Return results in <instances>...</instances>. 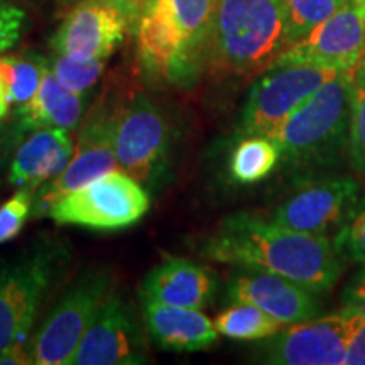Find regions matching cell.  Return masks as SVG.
<instances>
[{
    "label": "cell",
    "instance_id": "cell-34",
    "mask_svg": "<svg viewBox=\"0 0 365 365\" xmlns=\"http://www.w3.org/2000/svg\"><path fill=\"white\" fill-rule=\"evenodd\" d=\"M9 107H11V102H9V93H7V85L6 81L0 76V120L7 117Z\"/></svg>",
    "mask_w": 365,
    "mask_h": 365
},
{
    "label": "cell",
    "instance_id": "cell-3",
    "mask_svg": "<svg viewBox=\"0 0 365 365\" xmlns=\"http://www.w3.org/2000/svg\"><path fill=\"white\" fill-rule=\"evenodd\" d=\"M354 70L339 71L282 124L271 139L281 159L298 168L333 166L350 144Z\"/></svg>",
    "mask_w": 365,
    "mask_h": 365
},
{
    "label": "cell",
    "instance_id": "cell-5",
    "mask_svg": "<svg viewBox=\"0 0 365 365\" xmlns=\"http://www.w3.org/2000/svg\"><path fill=\"white\" fill-rule=\"evenodd\" d=\"M149 205V193L139 181L124 171H110L59 198L48 215L58 225L120 230L135 225Z\"/></svg>",
    "mask_w": 365,
    "mask_h": 365
},
{
    "label": "cell",
    "instance_id": "cell-6",
    "mask_svg": "<svg viewBox=\"0 0 365 365\" xmlns=\"http://www.w3.org/2000/svg\"><path fill=\"white\" fill-rule=\"evenodd\" d=\"M58 266L59 254L53 247L0 264V354L27 341Z\"/></svg>",
    "mask_w": 365,
    "mask_h": 365
},
{
    "label": "cell",
    "instance_id": "cell-9",
    "mask_svg": "<svg viewBox=\"0 0 365 365\" xmlns=\"http://www.w3.org/2000/svg\"><path fill=\"white\" fill-rule=\"evenodd\" d=\"M115 120L117 110L110 112L100 105L86 117L81 125L76 149L66 170L54 180L39 186L34 193L33 217L48 215L59 198L76 191L97 178L115 171L118 168L115 153Z\"/></svg>",
    "mask_w": 365,
    "mask_h": 365
},
{
    "label": "cell",
    "instance_id": "cell-33",
    "mask_svg": "<svg viewBox=\"0 0 365 365\" xmlns=\"http://www.w3.org/2000/svg\"><path fill=\"white\" fill-rule=\"evenodd\" d=\"M19 364H33L31 359V345L17 344L9 346L0 354V365H19Z\"/></svg>",
    "mask_w": 365,
    "mask_h": 365
},
{
    "label": "cell",
    "instance_id": "cell-4",
    "mask_svg": "<svg viewBox=\"0 0 365 365\" xmlns=\"http://www.w3.org/2000/svg\"><path fill=\"white\" fill-rule=\"evenodd\" d=\"M110 282L112 277L107 269L95 267L81 274L68 287L33 339V364L66 365L73 362L81 339L110 293Z\"/></svg>",
    "mask_w": 365,
    "mask_h": 365
},
{
    "label": "cell",
    "instance_id": "cell-20",
    "mask_svg": "<svg viewBox=\"0 0 365 365\" xmlns=\"http://www.w3.org/2000/svg\"><path fill=\"white\" fill-rule=\"evenodd\" d=\"M281 161V149L267 135H245L230 156V176L240 185H254L271 175Z\"/></svg>",
    "mask_w": 365,
    "mask_h": 365
},
{
    "label": "cell",
    "instance_id": "cell-31",
    "mask_svg": "<svg viewBox=\"0 0 365 365\" xmlns=\"http://www.w3.org/2000/svg\"><path fill=\"white\" fill-rule=\"evenodd\" d=\"M344 309L365 318V274L345 289Z\"/></svg>",
    "mask_w": 365,
    "mask_h": 365
},
{
    "label": "cell",
    "instance_id": "cell-22",
    "mask_svg": "<svg viewBox=\"0 0 365 365\" xmlns=\"http://www.w3.org/2000/svg\"><path fill=\"white\" fill-rule=\"evenodd\" d=\"M49 63L43 56L0 54V76L6 81L11 105H24L38 93Z\"/></svg>",
    "mask_w": 365,
    "mask_h": 365
},
{
    "label": "cell",
    "instance_id": "cell-25",
    "mask_svg": "<svg viewBox=\"0 0 365 365\" xmlns=\"http://www.w3.org/2000/svg\"><path fill=\"white\" fill-rule=\"evenodd\" d=\"M350 161L365 176V54L352 75V117H350Z\"/></svg>",
    "mask_w": 365,
    "mask_h": 365
},
{
    "label": "cell",
    "instance_id": "cell-7",
    "mask_svg": "<svg viewBox=\"0 0 365 365\" xmlns=\"http://www.w3.org/2000/svg\"><path fill=\"white\" fill-rule=\"evenodd\" d=\"M339 71L309 65L277 66L255 81L242 110L239 132L272 137L314 91Z\"/></svg>",
    "mask_w": 365,
    "mask_h": 365
},
{
    "label": "cell",
    "instance_id": "cell-17",
    "mask_svg": "<svg viewBox=\"0 0 365 365\" xmlns=\"http://www.w3.org/2000/svg\"><path fill=\"white\" fill-rule=\"evenodd\" d=\"M73 144L68 130L43 127L29 132L17 145L7 180L12 186L39 188L66 170L73 158Z\"/></svg>",
    "mask_w": 365,
    "mask_h": 365
},
{
    "label": "cell",
    "instance_id": "cell-35",
    "mask_svg": "<svg viewBox=\"0 0 365 365\" xmlns=\"http://www.w3.org/2000/svg\"><path fill=\"white\" fill-rule=\"evenodd\" d=\"M9 4H11V2H9V0H0V9L7 7V6H9Z\"/></svg>",
    "mask_w": 365,
    "mask_h": 365
},
{
    "label": "cell",
    "instance_id": "cell-14",
    "mask_svg": "<svg viewBox=\"0 0 365 365\" xmlns=\"http://www.w3.org/2000/svg\"><path fill=\"white\" fill-rule=\"evenodd\" d=\"M127 29L129 22L115 7L103 0H85L66 14L51 46L56 54L107 59L124 41Z\"/></svg>",
    "mask_w": 365,
    "mask_h": 365
},
{
    "label": "cell",
    "instance_id": "cell-27",
    "mask_svg": "<svg viewBox=\"0 0 365 365\" xmlns=\"http://www.w3.org/2000/svg\"><path fill=\"white\" fill-rule=\"evenodd\" d=\"M34 190L22 186L6 203L0 205V245L16 239L24 228L27 218L33 215Z\"/></svg>",
    "mask_w": 365,
    "mask_h": 365
},
{
    "label": "cell",
    "instance_id": "cell-36",
    "mask_svg": "<svg viewBox=\"0 0 365 365\" xmlns=\"http://www.w3.org/2000/svg\"><path fill=\"white\" fill-rule=\"evenodd\" d=\"M63 2H73V4H80V2H85V0H63Z\"/></svg>",
    "mask_w": 365,
    "mask_h": 365
},
{
    "label": "cell",
    "instance_id": "cell-26",
    "mask_svg": "<svg viewBox=\"0 0 365 365\" xmlns=\"http://www.w3.org/2000/svg\"><path fill=\"white\" fill-rule=\"evenodd\" d=\"M333 245L341 259L365 267V196L359 200L349 220L340 227Z\"/></svg>",
    "mask_w": 365,
    "mask_h": 365
},
{
    "label": "cell",
    "instance_id": "cell-2",
    "mask_svg": "<svg viewBox=\"0 0 365 365\" xmlns=\"http://www.w3.org/2000/svg\"><path fill=\"white\" fill-rule=\"evenodd\" d=\"M281 0H215L207 61L234 75L267 71L287 48Z\"/></svg>",
    "mask_w": 365,
    "mask_h": 365
},
{
    "label": "cell",
    "instance_id": "cell-37",
    "mask_svg": "<svg viewBox=\"0 0 365 365\" xmlns=\"http://www.w3.org/2000/svg\"><path fill=\"white\" fill-rule=\"evenodd\" d=\"M362 4H364V16H365V0H362Z\"/></svg>",
    "mask_w": 365,
    "mask_h": 365
},
{
    "label": "cell",
    "instance_id": "cell-24",
    "mask_svg": "<svg viewBox=\"0 0 365 365\" xmlns=\"http://www.w3.org/2000/svg\"><path fill=\"white\" fill-rule=\"evenodd\" d=\"M105 61L107 59H86L56 54V58L49 63V68L65 88L75 93H86L103 73Z\"/></svg>",
    "mask_w": 365,
    "mask_h": 365
},
{
    "label": "cell",
    "instance_id": "cell-18",
    "mask_svg": "<svg viewBox=\"0 0 365 365\" xmlns=\"http://www.w3.org/2000/svg\"><path fill=\"white\" fill-rule=\"evenodd\" d=\"M144 323L156 345L173 352H200L218 341L215 323L202 309L143 303Z\"/></svg>",
    "mask_w": 365,
    "mask_h": 365
},
{
    "label": "cell",
    "instance_id": "cell-10",
    "mask_svg": "<svg viewBox=\"0 0 365 365\" xmlns=\"http://www.w3.org/2000/svg\"><path fill=\"white\" fill-rule=\"evenodd\" d=\"M364 54V4L362 0H346L344 7L314 27L312 33L287 46L271 68L309 65L333 71H349L359 65Z\"/></svg>",
    "mask_w": 365,
    "mask_h": 365
},
{
    "label": "cell",
    "instance_id": "cell-23",
    "mask_svg": "<svg viewBox=\"0 0 365 365\" xmlns=\"http://www.w3.org/2000/svg\"><path fill=\"white\" fill-rule=\"evenodd\" d=\"M346 0H281L287 44L312 33L314 27L344 7Z\"/></svg>",
    "mask_w": 365,
    "mask_h": 365
},
{
    "label": "cell",
    "instance_id": "cell-30",
    "mask_svg": "<svg viewBox=\"0 0 365 365\" xmlns=\"http://www.w3.org/2000/svg\"><path fill=\"white\" fill-rule=\"evenodd\" d=\"M103 2L115 7L125 17L127 22H129V27H134L135 29L140 17L144 16L154 0H103Z\"/></svg>",
    "mask_w": 365,
    "mask_h": 365
},
{
    "label": "cell",
    "instance_id": "cell-1",
    "mask_svg": "<svg viewBox=\"0 0 365 365\" xmlns=\"http://www.w3.org/2000/svg\"><path fill=\"white\" fill-rule=\"evenodd\" d=\"M202 254L210 261L279 274L317 294L330 291L344 271L327 235L289 230L245 212L227 217Z\"/></svg>",
    "mask_w": 365,
    "mask_h": 365
},
{
    "label": "cell",
    "instance_id": "cell-16",
    "mask_svg": "<svg viewBox=\"0 0 365 365\" xmlns=\"http://www.w3.org/2000/svg\"><path fill=\"white\" fill-rule=\"evenodd\" d=\"M217 279L210 269L188 261L170 257L145 274L140 286L143 303L203 309L212 303Z\"/></svg>",
    "mask_w": 365,
    "mask_h": 365
},
{
    "label": "cell",
    "instance_id": "cell-19",
    "mask_svg": "<svg viewBox=\"0 0 365 365\" xmlns=\"http://www.w3.org/2000/svg\"><path fill=\"white\" fill-rule=\"evenodd\" d=\"M85 112V93L65 88L48 66L38 93L14 112V127L26 135L43 127L71 132L78 127Z\"/></svg>",
    "mask_w": 365,
    "mask_h": 365
},
{
    "label": "cell",
    "instance_id": "cell-11",
    "mask_svg": "<svg viewBox=\"0 0 365 365\" xmlns=\"http://www.w3.org/2000/svg\"><path fill=\"white\" fill-rule=\"evenodd\" d=\"M355 335V314L341 309L282 328L262 345V360L276 365H344Z\"/></svg>",
    "mask_w": 365,
    "mask_h": 365
},
{
    "label": "cell",
    "instance_id": "cell-21",
    "mask_svg": "<svg viewBox=\"0 0 365 365\" xmlns=\"http://www.w3.org/2000/svg\"><path fill=\"white\" fill-rule=\"evenodd\" d=\"M213 323L218 333L234 340L271 339L284 328L279 319L249 303H234V307L218 314Z\"/></svg>",
    "mask_w": 365,
    "mask_h": 365
},
{
    "label": "cell",
    "instance_id": "cell-29",
    "mask_svg": "<svg viewBox=\"0 0 365 365\" xmlns=\"http://www.w3.org/2000/svg\"><path fill=\"white\" fill-rule=\"evenodd\" d=\"M22 137L24 135L14 127V124L7 125L0 120V178H2L4 171L11 166L12 156L17 145L22 143Z\"/></svg>",
    "mask_w": 365,
    "mask_h": 365
},
{
    "label": "cell",
    "instance_id": "cell-13",
    "mask_svg": "<svg viewBox=\"0 0 365 365\" xmlns=\"http://www.w3.org/2000/svg\"><path fill=\"white\" fill-rule=\"evenodd\" d=\"M149 362L144 330L124 298L108 293L78 349L75 365H140Z\"/></svg>",
    "mask_w": 365,
    "mask_h": 365
},
{
    "label": "cell",
    "instance_id": "cell-12",
    "mask_svg": "<svg viewBox=\"0 0 365 365\" xmlns=\"http://www.w3.org/2000/svg\"><path fill=\"white\" fill-rule=\"evenodd\" d=\"M360 185L349 176L309 180L282 202L271 220L289 230L327 235L333 227L349 220L359 203Z\"/></svg>",
    "mask_w": 365,
    "mask_h": 365
},
{
    "label": "cell",
    "instance_id": "cell-28",
    "mask_svg": "<svg viewBox=\"0 0 365 365\" xmlns=\"http://www.w3.org/2000/svg\"><path fill=\"white\" fill-rule=\"evenodd\" d=\"M26 21L27 16L24 9L14 6V4L0 9V54L17 44V41L24 33Z\"/></svg>",
    "mask_w": 365,
    "mask_h": 365
},
{
    "label": "cell",
    "instance_id": "cell-8",
    "mask_svg": "<svg viewBox=\"0 0 365 365\" xmlns=\"http://www.w3.org/2000/svg\"><path fill=\"white\" fill-rule=\"evenodd\" d=\"M171 148L166 113L145 95H135L117 110L115 153L118 168L139 182L154 185Z\"/></svg>",
    "mask_w": 365,
    "mask_h": 365
},
{
    "label": "cell",
    "instance_id": "cell-15",
    "mask_svg": "<svg viewBox=\"0 0 365 365\" xmlns=\"http://www.w3.org/2000/svg\"><path fill=\"white\" fill-rule=\"evenodd\" d=\"M232 303H249L261 308L284 325L308 322L319 314L317 293L279 274L240 267L227 287Z\"/></svg>",
    "mask_w": 365,
    "mask_h": 365
},
{
    "label": "cell",
    "instance_id": "cell-32",
    "mask_svg": "<svg viewBox=\"0 0 365 365\" xmlns=\"http://www.w3.org/2000/svg\"><path fill=\"white\" fill-rule=\"evenodd\" d=\"M346 365H365V318L359 314H355V335L346 357Z\"/></svg>",
    "mask_w": 365,
    "mask_h": 365
}]
</instances>
